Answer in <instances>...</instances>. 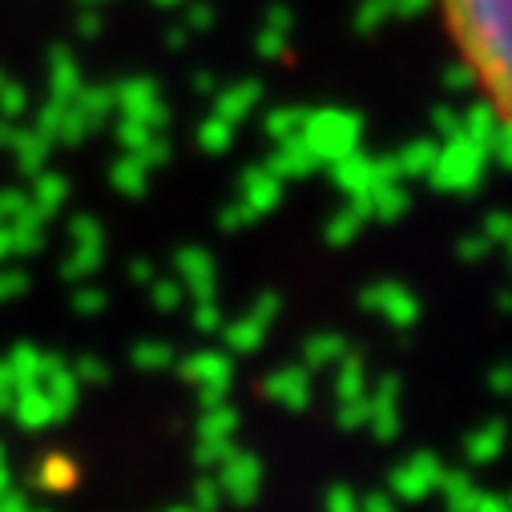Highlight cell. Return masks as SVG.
Masks as SVG:
<instances>
[{
    "mask_svg": "<svg viewBox=\"0 0 512 512\" xmlns=\"http://www.w3.org/2000/svg\"><path fill=\"white\" fill-rule=\"evenodd\" d=\"M464 69L512 134V0H440Z\"/></svg>",
    "mask_w": 512,
    "mask_h": 512,
    "instance_id": "1",
    "label": "cell"
}]
</instances>
